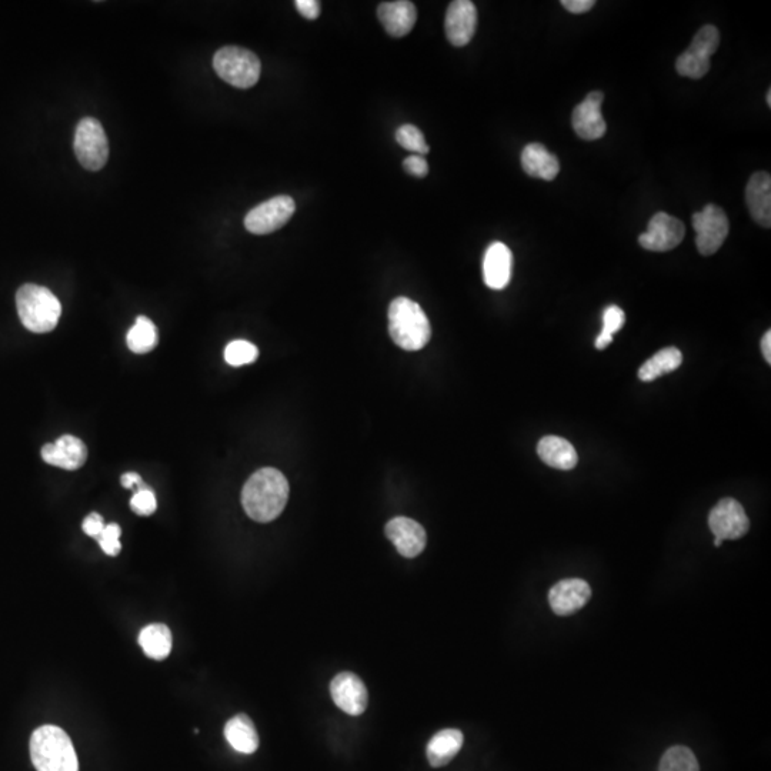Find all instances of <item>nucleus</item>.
<instances>
[{
	"mask_svg": "<svg viewBox=\"0 0 771 771\" xmlns=\"http://www.w3.org/2000/svg\"><path fill=\"white\" fill-rule=\"evenodd\" d=\"M289 492V482L283 473L273 467H263L253 473L243 487V509L255 522H272L285 509Z\"/></svg>",
	"mask_w": 771,
	"mask_h": 771,
	"instance_id": "nucleus-1",
	"label": "nucleus"
},
{
	"mask_svg": "<svg viewBox=\"0 0 771 771\" xmlns=\"http://www.w3.org/2000/svg\"><path fill=\"white\" fill-rule=\"evenodd\" d=\"M30 759L36 771H79L72 740L58 726L39 727L30 737Z\"/></svg>",
	"mask_w": 771,
	"mask_h": 771,
	"instance_id": "nucleus-2",
	"label": "nucleus"
},
{
	"mask_svg": "<svg viewBox=\"0 0 771 771\" xmlns=\"http://www.w3.org/2000/svg\"><path fill=\"white\" fill-rule=\"evenodd\" d=\"M389 333L403 350L423 349L432 337L425 310L407 297H397L389 307Z\"/></svg>",
	"mask_w": 771,
	"mask_h": 771,
	"instance_id": "nucleus-3",
	"label": "nucleus"
},
{
	"mask_svg": "<svg viewBox=\"0 0 771 771\" xmlns=\"http://www.w3.org/2000/svg\"><path fill=\"white\" fill-rule=\"evenodd\" d=\"M20 322L33 333L52 332L58 326L62 306L58 297L39 285H23L16 293Z\"/></svg>",
	"mask_w": 771,
	"mask_h": 771,
	"instance_id": "nucleus-4",
	"label": "nucleus"
},
{
	"mask_svg": "<svg viewBox=\"0 0 771 771\" xmlns=\"http://www.w3.org/2000/svg\"><path fill=\"white\" fill-rule=\"evenodd\" d=\"M213 68L220 79L238 89L253 88L260 79L262 65L255 53L239 46L219 49L213 58Z\"/></svg>",
	"mask_w": 771,
	"mask_h": 771,
	"instance_id": "nucleus-5",
	"label": "nucleus"
},
{
	"mask_svg": "<svg viewBox=\"0 0 771 771\" xmlns=\"http://www.w3.org/2000/svg\"><path fill=\"white\" fill-rule=\"evenodd\" d=\"M73 149L80 165L85 169L96 172L106 165L109 159V142L99 120L93 118L80 120L76 128Z\"/></svg>",
	"mask_w": 771,
	"mask_h": 771,
	"instance_id": "nucleus-6",
	"label": "nucleus"
},
{
	"mask_svg": "<svg viewBox=\"0 0 771 771\" xmlns=\"http://www.w3.org/2000/svg\"><path fill=\"white\" fill-rule=\"evenodd\" d=\"M720 45V33L716 26H703L693 38L692 45L679 56L676 69L680 76L702 79L710 70V58Z\"/></svg>",
	"mask_w": 771,
	"mask_h": 771,
	"instance_id": "nucleus-7",
	"label": "nucleus"
},
{
	"mask_svg": "<svg viewBox=\"0 0 771 771\" xmlns=\"http://www.w3.org/2000/svg\"><path fill=\"white\" fill-rule=\"evenodd\" d=\"M693 228L696 230V245L703 256H712L722 248L729 236V218L716 205L704 206L702 212L694 213Z\"/></svg>",
	"mask_w": 771,
	"mask_h": 771,
	"instance_id": "nucleus-8",
	"label": "nucleus"
},
{
	"mask_svg": "<svg viewBox=\"0 0 771 771\" xmlns=\"http://www.w3.org/2000/svg\"><path fill=\"white\" fill-rule=\"evenodd\" d=\"M295 212V200L290 196H276L250 210L245 218V228L253 235H269L283 228Z\"/></svg>",
	"mask_w": 771,
	"mask_h": 771,
	"instance_id": "nucleus-9",
	"label": "nucleus"
},
{
	"mask_svg": "<svg viewBox=\"0 0 771 771\" xmlns=\"http://www.w3.org/2000/svg\"><path fill=\"white\" fill-rule=\"evenodd\" d=\"M686 229L682 220L659 212L649 222V228L639 236L643 249L650 252H669L683 242Z\"/></svg>",
	"mask_w": 771,
	"mask_h": 771,
	"instance_id": "nucleus-10",
	"label": "nucleus"
},
{
	"mask_svg": "<svg viewBox=\"0 0 771 771\" xmlns=\"http://www.w3.org/2000/svg\"><path fill=\"white\" fill-rule=\"evenodd\" d=\"M709 526L714 537L724 542L740 539L749 532L750 520L737 500L723 499L710 512Z\"/></svg>",
	"mask_w": 771,
	"mask_h": 771,
	"instance_id": "nucleus-11",
	"label": "nucleus"
},
{
	"mask_svg": "<svg viewBox=\"0 0 771 771\" xmlns=\"http://www.w3.org/2000/svg\"><path fill=\"white\" fill-rule=\"evenodd\" d=\"M333 702L350 716H360L367 707V689L365 683L355 673L337 674L330 684Z\"/></svg>",
	"mask_w": 771,
	"mask_h": 771,
	"instance_id": "nucleus-12",
	"label": "nucleus"
},
{
	"mask_svg": "<svg viewBox=\"0 0 771 771\" xmlns=\"http://www.w3.org/2000/svg\"><path fill=\"white\" fill-rule=\"evenodd\" d=\"M603 99L602 92L589 93L574 109L572 123L579 138L597 140L606 135L607 125L602 113Z\"/></svg>",
	"mask_w": 771,
	"mask_h": 771,
	"instance_id": "nucleus-13",
	"label": "nucleus"
},
{
	"mask_svg": "<svg viewBox=\"0 0 771 771\" xmlns=\"http://www.w3.org/2000/svg\"><path fill=\"white\" fill-rule=\"evenodd\" d=\"M385 532L397 549L407 559L419 556L425 550L427 536L423 526L409 517H396L386 524Z\"/></svg>",
	"mask_w": 771,
	"mask_h": 771,
	"instance_id": "nucleus-14",
	"label": "nucleus"
},
{
	"mask_svg": "<svg viewBox=\"0 0 771 771\" xmlns=\"http://www.w3.org/2000/svg\"><path fill=\"white\" fill-rule=\"evenodd\" d=\"M477 28V9L470 0H455L447 9L446 36L453 46H466L475 36Z\"/></svg>",
	"mask_w": 771,
	"mask_h": 771,
	"instance_id": "nucleus-15",
	"label": "nucleus"
},
{
	"mask_svg": "<svg viewBox=\"0 0 771 771\" xmlns=\"http://www.w3.org/2000/svg\"><path fill=\"white\" fill-rule=\"evenodd\" d=\"M592 589L582 579H566L554 584L549 592L550 607L557 616H570L586 606Z\"/></svg>",
	"mask_w": 771,
	"mask_h": 771,
	"instance_id": "nucleus-16",
	"label": "nucleus"
},
{
	"mask_svg": "<svg viewBox=\"0 0 771 771\" xmlns=\"http://www.w3.org/2000/svg\"><path fill=\"white\" fill-rule=\"evenodd\" d=\"M42 459L50 466L78 470L88 459V447L75 436H62L42 447Z\"/></svg>",
	"mask_w": 771,
	"mask_h": 771,
	"instance_id": "nucleus-17",
	"label": "nucleus"
},
{
	"mask_svg": "<svg viewBox=\"0 0 771 771\" xmlns=\"http://www.w3.org/2000/svg\"><path fill=\"white\" fill-rule=\"evenodd\" d=\"M513 255L505 243H492L483 260V276L487 287L503 290L512 279Z\"/></svg>",
	"mask_w": 771,
	"mask_h": 771,
	"instance_id": "nucleus-18",
	"label": "nucleus"
},
{
	"mask_svg": "<svg viewBox=\"0 0 771 771\" xmlns=\"http://www.w3.org/2000/svg\"><path fill=\"white\" fill-rule=\"evenodd\" d=\"M377 16L382 22L383 28L393 38H403L412 32L417 19L415 3L407 0L397 2H383L377 8Z\"/></svg>",
	"mask_w": 771,
	"mask_h": 771,
	"instance_id": "nucleus-19",
	"label": "nucleus"
},
{
	"mask_svg": "<svg viewBox=\"0 0 771 771\" xmlns=\"http://www.w3.org/2000/svg\"><path fill=\"white\" fill-rule=\"evenodd\" d=\"M747 206L754 222L763 228L771 226V178L769 173H754L746 189Z\"/></svg>",
	"mask_w": 771,
	"mask_h": 771,
	"instance_id": "nucleus-20",
	"label": "nucleus"
},
{
	"mask_svg": "<svg viewBox=\"0 0 771 771\" xmlns=\"http://www.w3.org/2000/svg\"><path fill=\"white\" fill-rule=\"evenodd\" d=\"M522 166L527 175L543 180H554L560 172L559 159L542 143H530L523 149Z\"/></svg>",
	"mask_w": 771,
	"mask_h": 771,
	"instance_id": "nucleus-21",
	"label": "nucleus"
},
{
	"mask_svg": "<svg viewBox=\"0 0 771 771\" xmlns=\"http://www.w3.org/2000/svg\"><path fill=\"white\" fill-rule=\"evenodd\" d=\"M465 742L463 733L457 729L440 730L427 744L426 754L432 767L447 766L460 752Z\"/></svg>",
	"mask_w": 771,
	"mask_h": 771,
	"instance_id": "nucleus-22",
	"label": "nucleus"
},
{
	"mask_svg": "<svg viewBox=\"0 0 771 771\" xmlns=\"http://www.w3.org/2000/svg\"><path fill=\"white\" fill-rule=\"evenodd\" d=\"M537 453L547 466L554 469L572 470L579 462L572 443L559 436L543 437L537 446Z\"/></svg>",
	"mask_w": 771,
	"mask_h": 771,
	"instance_id": "nucleus-23",
	"label": "nucleus"
},
{
	"mask_svg": "<svg viewBox=\"0 0 771 771\" xmlns=\"http://www.w3.org/2000/svg\"><path fill=\"white\" fill-rule=\"evenodd\" d=\"M225 737L238 753L253 754L259 749V734L252 719L246 714H238L226 723Z\"/></svg>",
	"mask_w": 771,
	"mask_h": 771,
	"instance_id": "nucleus-24",
	"label": "nucleus"
},
{
	"mask_svg": "<svg viewBox=\"0 0 771 771\" xmlns=\"http://www.w3.org/2000/svg\"><path fill=\"white\" fill-rule=\"evenodd\" d=\"M139 644L149 659L160 662L172 652V633L165 624H149L139 633Z\"/></svg>",
	"mask_w": 771,
	"mask_h": 771,
	"instance_id": "nucleus-25",
	"label": "nucleus"
},
{
	"mask_svg": "<svg viewBox=\"0 0 771 771\" xmlns=\"http://www.w3.org/2000/svg\"><path fill=\"white\" fill-rule=\"evenodd\" d=\"M683 363V355L676 347H666V349L659 350L652 357L647 360L646 363L639 369V379L642 382H654L659 379L660 376L667 375V373L674 372L679 369Z\"/></svg>",
	"mask_w": 771,
	"mask_h": 771,
	"instance_id": "nucleus-26",
	"label": "nucleus"
},
{
	"mask_svg": "<svg viewBox=\"0 0 771 771\" xmlns=\"http://www.w3.org/2000/svg\"><path fill=\"white\" fill-rule=\"evenodd\" d=\"M129 349L133 353L143 355L158 346L159 336L155 323L146 316H139L135 325L130 327L128 337H126Z\"/></svg>",
	"mask_w": 771,
	"mask_h": 771,
	"instance_id": "nucleus-27",
	"label": "nucleus"
},
{
	"mask_svg": "<svg viewBox=\"0 0 771 771\" xmlns=\"http://www.w3.org/2000/svg\"><path fill=\"white\" fill-rule=\"evenodd\" d=\"M659 771H699V763L689 747L676 746L663 754Z\"/></svg>",
	"mask_w": 771,
	"mask_h": 771,
	"instance_id": "nucleus-28",
	"label": "nucleus"
},
{
	"mask_svg": "<svg viewBox=\"0 0 771 771\" xmlns=\"http://www.w3.org/2000/svg\"><path fill=\"white\" fill-rule=\"evenodd\" d=\"M257 357L259 349L248 340H233L225 349V360L233 367L250 365Z\"/></svg>",
	"mask_w": 771,
	"mask_h": 771,
	"instance_id": "nucleus-29",
	"label": "nucleus"
},
{
	"mask_svg": "<svg viewBox=\"0 0 771 771\" xmlns=\"http://www.w3.org/2000/svg\"><path fill=\"white\" fill-rule=\"evenodd\" d=\"M396 140L403 149L409 150V152H413L415 155L423 156L429 153L430 149L425 135L415 125L400 126L396 132Z\"/></svg>",
	"mask_w": 771,
	"mask_h": 771,
	"instance_id": "nucleus-30",
	"label": "nucleus"
},
{
	"mask_svg": "<svg viewBox=\"0 0 771 771\" xmlns=\"http://www.w3.org/2000/svg\"><path fill=\"white\" fill-rule=\"evenodd\" d=\"M120 534H122V529H120L119 524L110 523L106 524L105 530L96 539L103 552L108 554V556H118L120 550H122V544L119 542Z\"/></svg>",
	"mask_w": 771,
	"mask_h": 771,
	"instance_id": "nucleus-31",
	"label": "nucleus"
},
{
	"mask_svg": "<svg viewBox=\"0 0 771 771\" xmlns=\"http://www.w3.org/2000/svg\"><path fill=\"white\" fill-rule=\"evenodd\" d=\"M130 507L139 516H150L158 509L155 493L152 489L138 490L130 499Z\"/></svg>",
	"mask_w": 771,
	"mask_h": 771,
	"instance_id": "nucleus-32",
	"label": "nucleus"
},
{
	"mask_svg": "<svg viewBox=\"0 0 771 771\" xmlns=\"http://www.w3.org/2000/svg\"><path fill=\"white\" fill-rule=\"evenodd\" d=\"M624 322H626V315L623 310L619 306H609L604 310L602 333L613 336L622 329Z\"/></svg>",
	"mask_w": 771,
	"mask_h": 771,
	"instance_id": "nucleus-33",
	"label": "nucleus"
},
{
	"mask_svg": "<svg viewBox=\"0 0 771 771\" xmlns=\"http://www.w3.org/2000/svg\"><path fill=\"white\" fill-rule=\"evenodd\" d=\"M403 168L409 175L416 176V178H425L429 173V165H427L426 159L423 156L412 155L405 159L403 162Z\"/></svg>",
	"mask_w": 771,
	"mask_h": 771,
	"instance_id": "nucleus-34",
	"label": "nucleus"
},
{
	"mask_svg": "<svg viewBox=\"0 0 771 771\" xmlns=\"http://www.w3.org/2000/svg\"><path fill=\"white\" fill-rule=\"evenodd\" d=\"M106 524L103 522V517L98 513H90L85 520H83L82 529L83 532L93 539H98L103 530H105Z\"/></svg>",
	"mask_w": 771,
	"mask_h": 771,
	"instance_id": "nucleus-35",
	"label": "nucleus"
},
{
	"mask_svg": "<svg viewBox=\"0 0 771 771\" xmlns=\"http://www.w3.org/2000/svg\"><path fill=\"white\" fill-rule=\"evenodd\" d=\"M295 6L297 12L303 16V18L309 20H315L320 15V2L317 0H296Z\"/></svg>",
	"mask_w": 771,
	"mask_h": 771,
	"instance_id": "nucleus-36",
	"label": "nucleus"
},
{
	"mask_svg": "<svg viewBox=\"0 0 771 771\" xmlns=\"http://www.w3.org/2000/svg\"><path fill=\"white\" fill-rule=\"evenodd\" d=\"M562 6L574 15H582L593 9L594 2L593 0H562Z\"/></svg>",
	"mask_w": 771,
	"mask_h": 771,
	"instance_id": "nucleus-37",
	"label": "nucleus"
},
{
	"mask_svg": "<svg viewBox=\"0 0 771 771\" xmlns=\"http://www.w3.org/2000/svg\"><path fill=\"white\" fill-rule=\"evenodd\" d=\"M120 483L125 489H135V486H140L143 482L138 473H125L120 479Z\"/></svg>",
	"mask_w": 771,
	"mask_h": 771,
	"instance_id": "nucleus-38",
	"label": "nucleus"
},
{
	"mask_svg": "<svg viewBox=\"0 0 771 771\" xmlns=\"http://www.w3.org/2000/svg\"><path fill=\"white\" fill-rule=\"evenodd\" d=\"M762 352L766 362L771 365V332L766 333L762 339Z\"/></svg>",
	"mask_w": 771,
	"mask_h": 771,
	"instance_id": "nucleus-39",
	"label": "nucleus"
},
{
	"mask_svg": "<svg viewBox=\"0 0 771 771\" xmlns=\"http://www.w3.org/2000/svg\"><path fill=\"white\" fill-rule=\"evenodd\" d=\"M613 342V336L604 335V333H600L599 336H597L596 339V349L603 350L606 349L607 346L610 345V343Z\"/></svg>",
	"mask_w": 771,
	"mask_h": 771,
	"instance_id": "nucleus-40",
	"label": "nucleus"
},
{
	"mask_svg": "<svg viewBox=\"0 0 771 771\" xmlns=\"http://www.w3.org/2000/svg\"><path fill=\"white\" fill-rule=\"evenodd\" d=\"M723 544V540L719 539V537H714V546L720 547Z\"/></svg>",
	"mask_w": 771,
	"mask_h": 771,
	"instance_id": "nucleus-41",
	"label": "nucleus"
},
{
	"mask_svg": "<svg viewBox=\"0 0 771 771\" xmlns=\"http://www.w3.org/2000/svg\"><path fill=\"white\" fill-rule=\"evenodd\" d=\"M767 105L771 106V89L767 90Z\"/></svg>",
	"mask_w": 771,
	"mask_h": 771,
	"instance_id": "nucleus-42",
	"label": "nucleus"
}]
</instances>
